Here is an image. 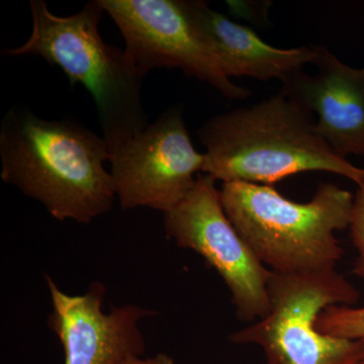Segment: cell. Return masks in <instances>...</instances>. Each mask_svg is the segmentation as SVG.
<instances>
[{"mask_svg": "<svg viewBox=\"0 0 364 364\" xmlns=\"http://www.w3.org/2000/svg\"><path fill=\"white\" fill-rule=\"evenodd\" d=\"M2 181L38 200L58 221L90 224L116 196L105 139L69 121L11 109L0 129Z\"/></svg>", "mask_w": 364, "mask_h": 364, "instance_id": "6da1fadb", "label": "cell"}, {"mask_svg": "<svg viewBox=\"0 0 364 364\" xmlns=\"http://www.w3.org/2000/svg\"><path fill=\"white\" fill-rule=\"evenodd\" d=\"M198 136L207 150L203 173L223 183L272 186L301 172L326 171L364 186V169L337 156L312 114L282 92L212 117Z\"/></svg>", "mask_w": 364, "mask_h": 364, "instance_id": "7a4b0ae2", "label": "cell"}, {"mask_svg": "<svg viewBox=\"0 0 364 364\" xmlns=\"http://www.w3.org/2000/svg\"><path fill=\"white\" fill-rule=\"evenodd\" d=\"M33 30L23 45L6 49L9 56L35 55L59 67L71 86L81 85L97 107L98 121L111 153L148 126L142 102L144 76L124 50L107 44L98 31L105 13L91 0L77 14L59 16L43 0H31Z\"/></svg>", "mask_w": 364, "mask_h": 364, "instance_id": "3957f363", "label": "cell"}, {"mask_svg": "<svg viewBox=\"0 0 364 364\" xmlns=\"http://www.w3.org/2000/svg\"><path fill=\"white\" fill-rule=\"evenodd\" d=\"M225 213L258 259L284 274L335 269L343 250L335 232L349 228L354 196L321 183L309 203L291 202L272 186L225 182Z\"/></svg>", "mask_w": 364, "mask_h": 364, "instance_id": "277c9868", "label": "cell"}, {"mask_svg": "<svg viewBox=\"0 0 364 364\" xmlns=\"http://www.w3.org/2000/svg\"><path fill=\"white\" fill-rule=\"evenodd\" d=\"M268 294L267 315L231 335L232 342L258 345L265 364H356L364 358V340L335 338L317 328L326 308L359 299L358 289L336 270L272 272Z\"/></svg>", "mask_w": 364, "mask_h": 364, "instance_id": "5b68a950", "label": "cell"}, {"mask_svg": "<svg viewBox=\"0 0 364 364\" xmlns=\"http://www.w3.org/2000/svg\"><path fill=\"white\" fill-rule=\"evenodd\" d=\"M164 228L179 247L195 251L221 275L239 318L256 322L267 315L272 270L230 221L212 176L198 174L186 198L165 213Z\"/></svg>", "mask_w": 364, "mask_h": 364, "instance_id": "8992f818", "label": "cell"}, {"mask_svg": "<svg viewBox=\"0 0 364 364\" xmlns=\"http://www.w3.org/2000/svg\"><path fill=\"white\" fill-rule=\"evenodd\" d=\"M100 1L121 31L124 51L144 77L153 69L178 68L231 100L251 95L223 73L188 0Z\"/></svg>", "mask_w": 364, "mask_h": 364, "instance_id": "52a82bcc", "label": "cell"}, {"mask_svg": "<svg viewBox=\"0 0 364 364\" xmlns=\"http://www.w3.org/2000/svg\"><path fill=\"white\" fill-rule=\"evenodd\" d=\"M109 163L123 210L150 208L165 214L195 186L205 154L191 142L181 107H172L112 151Z\"/></svg>", "mask_w": 364, "mask_h": 364, "instance_id": "ba28073f", "label": "cell"}, {"mask_svg": "<svg viewBox=\"0 0 364 364\" xmlns=\"http://www.w3.org/2000/svg\"><path fill=\"white\" fill-rule=\"evenodd\" d=\"M45 279L52 299L48 324L63 345L65 364H121L142 358L145 342L139 323L156 312L126 305L105 313L102 282L91 284L85 294L71 296L51 277Z\"/></svg>", "mask_w": 364, "mask_h": 364, "instance_id": "9c48e42d", "label": "cell"}, {"mask_svg": "<svg viewBox=\"0 0 364 364\" xmlns=\"http://www.w3.org/2000/svg\"><path fill=\"white\" fill-rule=\"evenodd\" d=\"M317 50L316 73L299 71L280 92L317 116L316 128L337 156H364V68L342 63L327 48Z\"/></svg>", "mask_w": 364, "mask_h": 364, "instance_id": "30bf717a", "label": "cell"}, {"mask_svg": "<svg viewBox=\"0 0 364 364\" xmlns=\"http://www.w3.org/2000/svg\"><path fill=\"white\" fill-rule=\"evenodd\" d=\"M191 14L228 78L248 76L259 80L282 81L314 64L317 46L279 49L267 44L250 28L230 20L205 2L188 0Z\"/></svg>", "mask_w": 364, "mask_h": 364, "instance_id": "8fae6325", "label": "cell"}, {"mask_svg": "<svg viewBox=\"0 0 364 364\" xmlns=\"http://www.w3.org/2000/svg\"><path fill=\"white\" fill-rule=\"evenodd\" d=\"M317 328L323 334L335 338L364 340V306H328L318 316Z\"/></svg>", "mask_w": 364, "mask_h": 364, "instance_id": "7c38bea8", "label": "cell"}, {"mask_svg": "<svg viewBox=\"0 0 364 364\" xmlns=\"http://www.w3.org/2000/svg\"><path fill=\"white\" fill-rule=\"evenodd\" d=\"M349 228L352 243L358 252L353 272L364 282V186L358 188L354 196L353 210Z\"/></svg>", "mask_w": 364, "mask_h": 364, "instance_id": "4fadbf2b", "label": "cell"}, {"mask_svg": "<svg viewBox=\"0 0 364 364\" xmlns=\"http://www.w3.org/2000/svg\"><path fill=\"white\" fill-rule=\"evenodd\" d=\"M121 364H176L173 359L166 354L159 353L154 358H132L127 359Z\"/></svg>", "mask_w": 364, "mask_h": 364, "instance_id": "5bb4252c", "label": "cell"}, {"mask_svg": "<svg viewBox=\"0 0 364 364\" xmlns=\"http://www.w3.org/2000/svg\"><path fill=\"white\" fill-rule=\"evenodd\" d=\"M356 364H364V358L361 359V360H359Z\"/></svg>", "mask_w": 364, "mask_h": 364, "instance_id": "9a60e30c", "label": "cell"}]
</instances>
